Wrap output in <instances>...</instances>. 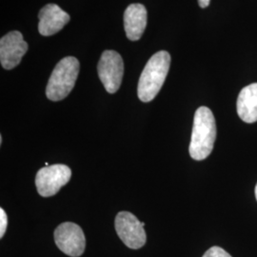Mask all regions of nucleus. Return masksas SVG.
<instances>
[{
    "label": "nucleus",
    "mask_w": 257,
    "mask_h": 257,
    "mask_svg": "<svg viewBox=\"0 0 257 257\" xmlns=\"http://www.w3.org/2000/svg\"><path fill=\"white\" fill-rule=\"evenodd\" d=\"M216 139V123L213 113L207 107L198 108L193 118V132L190 143V156L201 161L211 155Z\"/></svg>",
    "instance_id": "obj_1"
},
{
    "label": "nucleus",
    "mask_w": 257,
    "mask_h": 257,
    "mask_svg": "<svg viewBox=\"0 0 257 257\" xmlns=\"http://www.w3.org/2000/svg\"><path fill=\"white\" fill-rule=\"evenodd\" d=\"M170 65L171 55L166 51H160L149 59L138 82V94L141 101L154 100L165 82Z\"/></svg>",
    "instance_id": "obj_2"
},
{
    "label": "nucleus",
    "mask_w": 257,
    "mask_h": 257,
    "mask_svg": "<svg viewBox=\"0 0 257 257\" xmlns=\"http://www.w3.org/2000/svg\"><path fill=\"white\" fill-rule=\"evenodd\" d=\"M80 64L74 56L61 59L54 69L47 85V97L52 101H60L74 89L79 74Z\"/></svg>",
    "instance_id": "obj_3"
},
{
    "label": "nucleus",
    "mask_w": 257,
    "mask_h": 257,
    "mask_svg": "<svg viewBox=\"0 0 257 257\" xmlns=\"http://www.w3.org/2000/svg\"><path fill=\"white\" fill-rule=\"evenodd\" d=\"M72 171L62 164L48 166L40 169L36 177L37 192L43 197L53 196L70 181Z\"/></svg>",
    "instance_id": "obj_4"
},
{
    "label": "nucleus",
    "mask_w": 257,
    "mask_h": 257,
    "mask_svg": "<svg viewBox=\"0 0 257 257\" xmlns=\"http://www.w3.org/2000/svg\"><path fill=\"white\" fill-rule=\"evenodd\" d=\"M115 230L123 243L130 248H142L147 240L145 223L140 222L128 211H120L115 217Z\"/></svg>",
    "instance_id": "obj_5"
},
{
    "label": "nucleus",
    "mask_w": 257,
    "mask_h": 257,
    "mask_svg": "<svg viewBox=\"0 0 257 257\" xmlns=\"http://www.w3.org/2000/svg\"><path fill=\"white\" fill-rule=\"evenodd\" d=\"M97 73L109 93L117 92L124 74V62L115 51H104L97 65Z\"/></svg>",
    "instance_id": "obj_6"
},
{
    "label": "nucleus",
    "mask_w": 257,
    "mask_h": 257,
    "mask_svg": "<svg viewBox=\"0 0 257 257\" xmlns=\"http://www.w3.org/2000/svg\"><path fill=\"white\" fill-rule=\"evenodd\" d=\"M55 241L58 248L69 256L82 255L86 247L82 229L72 222H64L55 229Z\"/></svg>",
    "instance_id": "obj_7"
},
{
    "label": "nucleus",
    "mask_w": 257,
    "mask_h": 257,
    "mask_svg": "<svg viewBox=\"0 0 257 257\" xmlns=\"http://www.w3.org/2000/svg\"><path fill=\"white\" fill-rule=\"evenodd\" d=\"M28 43L19 31L10 32L0 39V62L5 70L19 66L28 51Z\"/></svg>",
    "instance_id": "obj_8"
},
{
    "label": "nucleus",
    "mask_w": 257,
    "mask_h": 257,
    "mask_svg": "<svg viewBox=\"0 0 257 257\" xmlns=\"http://www.w3.org/2000/svg\"><path fill=\"white\" fill-rule=\"evenodd\" d=\"M38 31L43 37H51L60 32L69 23L70 16L56 4H47L40 10Z\"/></svg>",
    "instance_id": "obj_9"
},
{
    "label": "nucleus",
    "mask_w": 257,
    "mask_h": 257,
    "mask_svg": "<svg viewBox=\"0 0 257 257\" xmlns=\"http://www.w3.org/2000/svg\"><path fill=\"white\" fill-rule=\"evenodd\" d=\"M147 10L142 4H131L124 13V27L130 40L138 41L147 26Z\"/></svg>",
    "instance_id": "obj_10"
},
{
    "label": "nucleus",
    "mask_w": 257,
    "mask_h": 257,
    "mask_svg": "<svg viewBox=\"0 0 257 257\" xmlns=\"http://www.w3.org/2000/svg\"><path fill=\"white\" fill-rule=\"evenodd\" d=\"M238 116L246 123L257 121V83L243 88L239 92L236 102Z\"/></svg>",
    "instance_id": "obj_11"
},
{
    "label": "nucleus",
    "mask_w": 257,
    "mask_h": 257,
    "mask_svg": "<svg viewBox=\"0 0 257 257\" xmlns=\"http://www.w3.org/2000/svg\"><path fill=\"white\" fill-rule=\"evenodd\" d=\"M203 257H231L230 254L224 249V248L214 246L209 248L205 253Z\"/></svg>",
    "instance_id": "obj_12"
},
{
    "label": "nucleus",
    "mask_w": 257,
    "mask_h": 257,
    "mask_svg": "<svg viewBox=\"0 0 257 257\" xmlns=\"http://www.w3.org/2000/svg\"><path fill=\"white\" fill-rule=\"evenodd\" d=\"M7 225H8L7 214L3 209H0V237L1 238L4 236V234L6 232Z\"/></svg>",
    "instance_id": "obj_13"
},
{
    "label": "nucleus",
    "mask_w": 257,
    "mask_h": 257,
    "mask_svg": "<svg viewBox=\"0 0 257 257\" xmlns=\"http://www.w3.org/2000/svg\"><path fill=\"white\" fill-rule=\"evenodd\" d=\"M210 3H211V0H198V4L202 9L207 8L210 5Z\"/></svg>",
    "instance_id": "obj_14"
},
{
    "label": "nucleus",
    "mask_w": 257,
    "mask_h": 257,
    "mask_svg": "<svg viewBox=\"0 0 257 257\" xmlns=\"http://www.w3.org/2000/svg\"><path fill=\"white\" fill-rule=\"evenodd\" d=\"M255 197H256V200H257V184H256V186H255Z\"/></svg>",
    "instance_id": "obj_15"
}]
</instances>
